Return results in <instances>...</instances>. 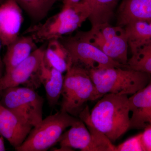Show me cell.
<instances>
[{
	"mask_svg": "<svg viewBox=\"0 0 151 151\" xmlns=\"http://www.w3.org/2000/svg\"><path fill=\"white\" fill-rule=\"evenodd\" d=\"M98 100L90 110V120L95 128L114 144L129 130V97L110 93Z\"/></svg>",
	"mask_w": 151,
	"mask_h": 151,
	"instance_id": "cell-1",
	"label": "cell"
},
{
	"mask_svg": "<svg viewBox=\"0 0 151 151\" xmlns=\"http://www.w3.org/2000/svg\"><path fill=\"white\" fill-rule=\"evenodd\" d=\"M95 87L94 101L107 94H133L147 86L150 73L127 68L111 67L88 70Z\"/></svg>",
	"mask_w": 151,
	"mask_h": 151,
	"instance_id": "cell-2",
	"label": "cell"
},
{
	"mask_svg": "<svg viewBox=\"0 0 151 151\" xmlns=\"http://www.w3.org/2000/svg\"><path fill=\"white\" fill-rule=\"evenodd\" d=\"M90 111L86 105L78 115V120L61 135L58 142L60 148L56 150L117 151L116 146L92 124Z\"/></svg>",
	"mask_w": 151,
	"mask_h": 151,
	"instance_id": "cell-3",
	"label": "cell"
},
{
	"mask_svg": "<svg viewBox=\"0 0 151 151\" xmlns=\"http://www.w3.org/2000/svg\"><path fill=\"white\" fill-rule=\"evenodd\" d=\"M95 87L88 70L72 65L64 76L60 111L78 118L88 101H94Z\"/></svg>",
	"mask_w": 151,
	"mask_h": 151,
	"instance_id": "cell-4",
	"label": "cell"
},
{
	"mask_svg": "<svg viewBox=\"0 0 151 151\" xmlns=\"http://www.w3.org/2000/svg\"><path fill=\"white\" fill-rule=\"evenodd\" d=\"M78 119L65 112H59L43 119L33 127L17 151H45L58 142L61 135Z\"/></svg>",
	"mask_w": 151,
	"mask_h": 151,
	"instance_id": "cell-5",
	"label": "cell"
},
{
	"mask_svg": "<svg viewBox=\"0 0 151 151\" xmlns=\"http://www.w3.org/2000/svg\"><path fill=\"white\" fill-rule=\"evenodd\" d=\"M44 102L43 97L35 90L26 86L0 91V103L33 127L43 120Z\"/></svg>",
	"mask_w": 151,
	"mask_h": 151,
	"instance_id": "cell-6",
	"label": "cell"
},
{
	"mask_svg": "<svg viewBox=\"0 0 151 151\" xmlns=\"http://www.w3.org/2000/svg\"><path fill=\"white\" fill-rule=\"evenodd\" d=\"M87 17L75 5L63 6L58 13L44 22L34 25L24 32L32 38L36 43L60 39L81 26Z\"/></svg>",
	"mask_w": 151,
	"mask_h": 151,
	"instance_id": "cell-7",
	"label": "cell"
},
{
	"mask_svg": "<svg viewBox=\"0 0 151 151\" xmlns=\"http://www.w3.org/2000/svg\"><path fill=\"white\" fill-rule=\"evenodd\" d=\"M60 41L69 52L72 65L87 70L111 67L127 68V65L111 59L99 48L75 35L63 38Z\"/></svg>",
	"mask_w": 151,
	"mask_h": 151,
	"instance_id": "cell-8",
	"label": "cell"
},
{
	"mask_svg": "<svg viewBox=\"0 0 151 151\" xmlns=\"http://www.w3.org/2000/svg\"><path fill=\"white\" fill-rule=\"evenodd\" d=\"M45 48H37L27 58L0 79V91L9 87L23 85L37 89L42 85L41 73Z\"/></svg>",
	"mask_w": 151,
	"mask_h": 151,
	"instance_id": "cell-9",
	"label": "cell"
},
{
	"mask_svg": "<svg viewBox=\"0 0 151 151\" xmlns=\"http://www.w3.org/2000/svg\"><path fill=\"white\" fill-rule=\"evenodd\" d=\"M24 19L22 9L14 0L0 4V39L2 45L8 46L19 37Z\"/></svg>",
	"mask_w": 151,
	"mask_h": 151,
	"instance_id": "cell-10",
	"label": "cell"
},
{
	"mask_svg": "<svg viewBox=\"0 0 151 151\" xmlns=\"http://www.w3.org/2000/svg\"><path fill=\"white\" fill-rule=\"evenodd\" d=\"M33 128L0 103V133L14 148L21 145Z\"/></svg>",
	"mask_w": 151,
	"mask_h": 151,
	"instance_id": "cell-11",
	"label": "cell"
},
{
	"mask_svg": "<svg viewBox=\"0 0 151 151\" xmlns=\"http://www.w3.org/2000/svg\"><path fill=\"white\" fill-rule=\"evenodd\" d=\"M129 130L144 129L151 123V80L142 89L129 97Z\"/></svg>",
	"mask_w": 151,
	"mask_h": 151,
	"instance_id": "cell-12",
	"label": "cell"
},
{
	"mask_svg": "<svg viewBox=\"0 0 151 151\" xmlns=\"http://www.w3.org/2000/svg\"><path fill=\"white\" fill-rule=\"evenodd\" d=\"M137 21L151 22V0H123L118 11L117 25L124 27Z\"/></svg>",
	"mask_w": 151,
	"mask_h": 151,
	"instance_id": "cell-13",
	"label": "cell"
},
{
	"mask_svg": "<svg viewBox=\"0 0 151 151\" xmlns=\"http://www.w3.org/2000/svg\"><path fill=\"white\" fill-rule=\"evenodd\" d=\"M120 0H81L76 4L91 23L92 27L109 23Z\"/></svg>",
	"mask_w": 151,
	"mask_h": 151,
	"instance_id": "cell-14",
	"label": "cell"
},
{
	"mask_svg": "<svg viewBox=\"0 0 151 151\" xmlns=\"http://www.w3.org/2000/svg\"><path fill=\"white\" fill-rule=\"evenodd\" d=\"M7 47L6 52L3 59L5 73L19 65L37 48L35 41L29 35L19 36Z\"/></svg>",
	"mask_w": 151,
	"mask_h": 151,
	"instance_id": "cell-15",
	"label": "cell"
},
{
	"mask_svg": "<svg viewBox=\"0 0 151 151\" xmlns=\"http://www.w3.org/2000/svg\"><path fill=\"white\" fill-rule=\"evenodd\" d=\"M64 76L63 73L42 63L41 81L46 92L47 99L50 107L57 105L63 86Z\"/></svg>",
	"mask_w": 151,
	"mask_h": 151,
	"instance_id": "cell-16",
	"label": "cell"
},
{
	"mask_svg": "<svg viewBox=\"0 0 151 151\" xmlns=\"http://www.w3.org/2000/svg\"><path fill=\"white\" fill-rule=\"evenodd\" d=\"M45 48L43 60L48 67L63 73L72 65L69 52L59 39L48 42Z\"/></svg>",
	"mask_w": 151,
	"mask_h": 151,
	"instance_id": "cell-17",
	"label": "cell"
},
{
	"mask_svg": "<svg viewBox=\"0 0 151 151\" xmlns=\"http://www.w3.org/2000/svg\"><path fill=\"white\" fill-rule=\"evenodd\" d=\"M124 28L132 54L139 47L151 42V22H133Z\"/></svg>",
	"mask_w": 151,
	"mask_h": 151,
	"instance_id": "cell-18",
	"label": "cell"
},
{
	"mask_svg": "<svg viewBox=\"0 0 151 151\" xmlns=\"http://www.w3.org/2000/svg\"><path fill=\"white\" fill-rule=\"evenodd\" d=\"M96 47L115 61L127 65L128 62V39L126 33L105 41Z\"/></svg>",
	"mask_w": 151,
	"mask_h": 151,
	"instance_id": "cell-19",
	"label": "cell"
},
{
	"mask_svg": "<svg viewBox=\"0 0 151 151\" xmlns=\"http://www.w3.org/2000/svg\"><path fill=\"white\" fill-rule=\"evenodd\" d=\"M34 21L38 22L47 15L57 0H14Z\"/></svg>",
	"mask_w": 151,
	"mask_h": 151,
	"instance_id": "cell-20",
	"label": "cell"
},
{
	"mask_svg": "<svg viewBox=\"0 0 151 151\" xmlns=\"http://www.w3.org/2000/svg\"><path fill=\"white\" fill-rule=\"evenodd\" d=\"M127 68L151 74V42L139 47L128 59Z\"/></svg>",
	"mask_w": 151,
	"mask_h": 151,
	"instance_id": "cell-21",
	"label": "cell"
},
{
	"mask_svg": "<svg viewBox=\"0 0 151 151\" xmlns=\"http://www.w3.org/2000/svg\"><path fill=\"white\" fill-rule=\"evenodd\" d=\"M116 147L117 151H145L142 142V133L127 139Z\"/></svg>",
	"mask_w": 151,
	"mask_h": 151,
	"instance_id": "cell-22",
	"label": "cell"
},
{
	"mask_svg": "<svg viewBox=\"0 0 151 151\" xmlns=\"http://www.w3.org/2000/svg\"><path fill=\"white\" fill-rule=\"evenodd\" d=\"M142 133V142L145 151H151V123L144 129Z\"/></svg>",
	"mask_w": 151,
	"mask_h": 151,
	"instance_id": "cell-23",
	"label": "cell"
},
{
	"mask_svg": "<svg viewBox=\"0 0 151 151\" xmlns=\"http://www.w3.org/2000/svg\"><path fill=\"white\" fill-rule=\"evenodd\" d=\"M64 6H71L79 3L81 0H61Z\"/></svg>",
	"mask_w": 151,
	"mask_h": 151,
	"instance_id": "cell-24",
	"label": "cell"
},
{
	"mask_svg": "<svg viewBox=\"0 0 151 151\" xmlns=\"http://www.w3.org/2000/svg\"><path fill=\"white\" fill-rule=\"evenodd\" d=\"M1 39H0V79L2 78L3 76L4 75L3 73V68L4 63H3V60H2L1 58Z\"/></svg>",
	"mask_w": 151,
	"mask_h": 151,
	"instance_id": "cell-25",
	"label": "cell"
},
{
	"mask_svg": "<svg viewBox=\"0 0 151 151\" xmlns=\"http://www.w3.org/2000/svg\"><path fill=\"white\" fill-rule=\"evenodd\" d=\"M6 150L5 146L4 138L0 133V151H4Z\"/></svg>",
	"mask_w": 151,
	"mask_h": 151,
	"instance_id": "cell-26",
	"label": "cell"
},
{
	"mask_svg": "<svg viewBox=\"0 0 151 151\" xmlns=\"http://www.w3.org/2000/svg\"><path fill=\"white\" fill-rule=\"evenodd\" d=\"M3 2V0H0V4Z\"/></svg>",
	"mask_w": 151,
	"mask_h": 151,
	"instance_id": "cell-27",
	"label": "cell"
}]
</instances>
